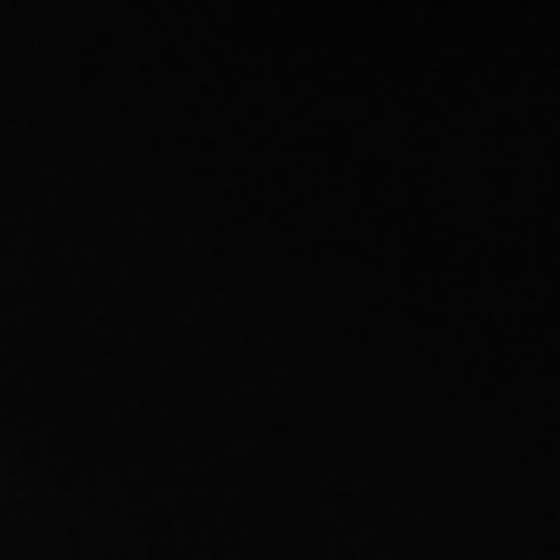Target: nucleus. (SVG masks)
I'll use <instances>...</instances> for the list:
<instances>
[]
</instances>
